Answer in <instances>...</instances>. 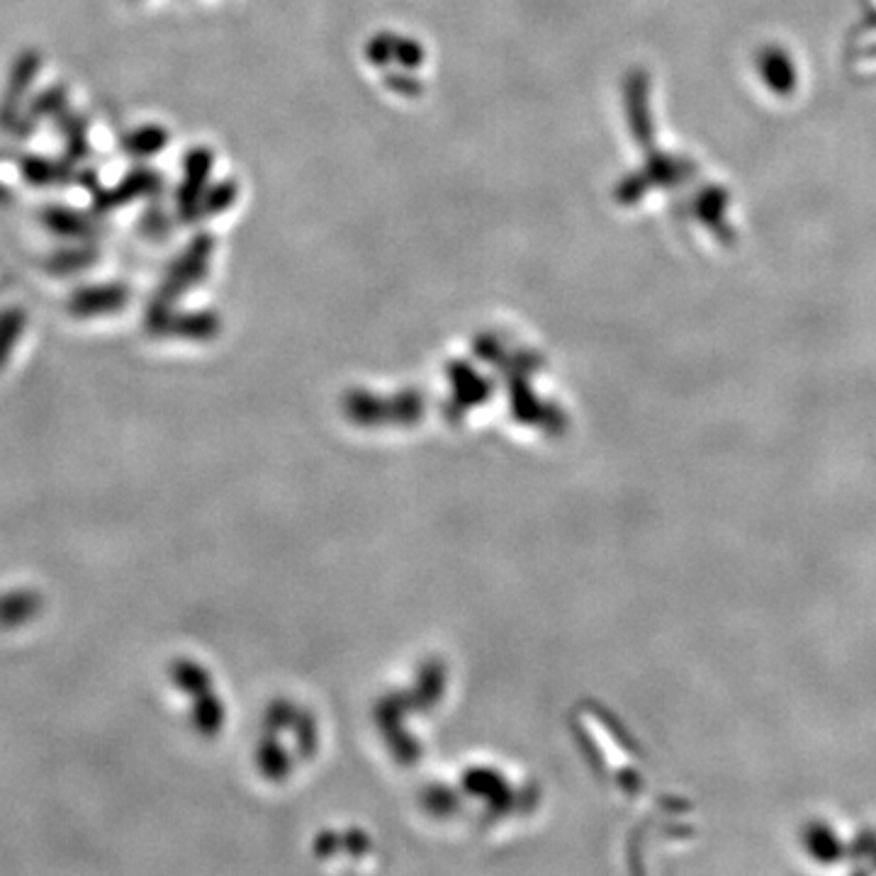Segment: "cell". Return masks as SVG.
<instances>
[{
	"instance_id": "6da1fadb",
	"label": "cell",
	"mask_w": 876,
	"mask_h": 876,
	"mask_svg": "<svg viewBox=\"0 0 876 876\" xmlns=\"http://www.w3.org/2000/svg\"><path fill=\"white\" fill-rule=\"evenodd\" d=\"M39 69H42V56L35 49H27V52H22L15 59L13 69H10L8 86H5L3 103H0V125L3 127H15L22 120V100H25L27 88L32 86Z\"/></svg>"
},
{
	"instance_id": "7a4b0ae2",
	"label": "cell",
	"mask_w": 876,
	"mask_h": 876,
	"mask_svg": "<svg viewBox=\"0 0 876 876\" xmlns=\"http://www.w3.org/2000/svg\"><path fill=\"white\" fill-rule=\"evenodd\" d=\"M127 302L125 285H88L73 292L69 307L78 317H93V314H105L112 310H120Z\"/></svg>"
},
{
	"instance_id": "3957f363",
	"label": "cell",
	"mask_w": 876,
	"mask_h": 876,
	"mask_svg": "<svg viewBox=\"0 0 876 876\" xmlns=\"http://www.w3.org/2000/svg\"><path fill=\"white\" fill-rule=\"evenodd\" d=\"M39 219H42L44 227H47L52 234H56V237L91 239L95 234L91 217L81 215V212L71 210V207L49 205V207H44Z\"/></svg>"
},
{
	"instance_id": "277c9868",
	"label": "cell",
	"mask_w": 876,
	"mask_h": 876,
	"mask_svg": "<svg viewBox=\"0 0 876 876\" xmlns=\"http://www.w3.org/2000/svg\"><path fill=\"white\" fill-rule=\"evenodd\" d=\"M156 183L159 181H156L154 173H149V171L127 173L125 181L117 183L115 188L95 195V212H110V210H115V207L127 205L129 200L139 198V195L146 193V190L154 188Z\"/></svg>"
},
{
	"instance_id": "5b68a950",
	"label": "cell",
	"mask_w": 876,
	"mask_h": 876,
	"mask_svg": "<svg viewBox=\"0 0 876 876\" xmlns=\"http://www.w3.org/2000/svg\"><path fill=\"white\" fill-rule=\"evenodd\" d=\"M56 120H59V125L66 134V164H76V161L86 159L88 151H91L86 137V122L78 120L76 115H71L69 108L61 110L59 115H56Z\"/></svg>"
},
{
	"instance_id": "8992f818",
	"label": "cell",
	"mask_w": 876,
	"mask_h": 876,
	"mask_svg": "<svg viewBox=\"0 0 876 876\" xmlns=\"http://www.w3.org/2000/svg\"><path fill=\"white\" fill-rule=\"evenodd\" d=\"M66 166H69L66 161L64 164H52V161L42 159V156H25L20 161L22 176H25V181L30 185H49L59 181V178H64L61 173L66 171Z\"/></svg>"
},
{
	"instance_id": "52a82bcc",
	"label": "cell",
	"mask_w": 876,
	"mask_h": 876,
	"mask_svg": "<svg viewBox=\"0 0 876 876\" xmlns=\"http://www.w3.org/2000/svg\"><path fill=\"white\" fill-rule=\"evenodd\" d=\"M166 144V132L159 127H142L122 139V149L132 156H149Z\"/></svg>"
},
{
	"instance_id": "ba28073f",
	"label": "cell",
	"mask_w": 876,
	"mask_h": 876,
	"mask_svg": "<svg viewBox=\"0 0 876 876\" xmlns=\"http://www.w3.org/2000/svg\"><path fill=\"white\" fill-rule=\"evenodd\" d=\"M95 258H98V254H95V249H91V246L61 251V254H56L52 261H49V271L61 273V275L76 273V271H81V268L91 266Z\"/></svg>"
},
{
	"instance_id": "9c48e42d",
	"label": "cell",
	"mask_w": 876,
	"mask_h": 876,
	"mask_svg": "<svg viewBox=\"0 0 876 876\" xmlns=\"http://www.w3.org/2000/svg\"><path fill=\"white\" fill-rule=\"evenodd\" d=\"M66 105H69V100H66V88L64 86L49 88V91H44L35 103L30 105V120H37V117H56L61 110H66Z\"/></svg>"
}]
</instances>
